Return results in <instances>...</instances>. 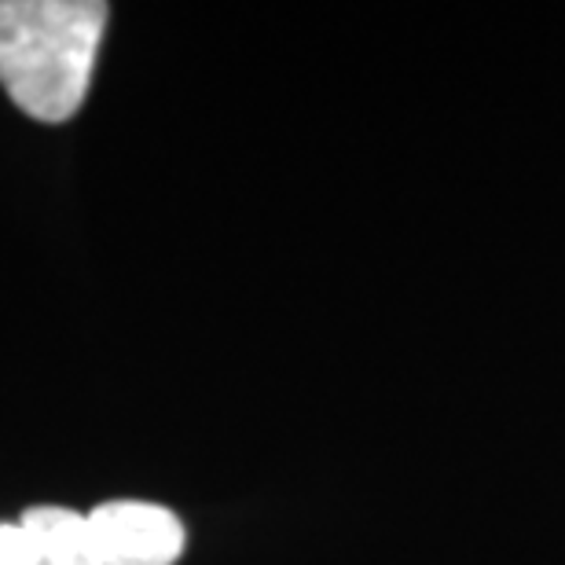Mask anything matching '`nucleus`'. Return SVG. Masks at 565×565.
<instances>
[{
  "mask_svg": "<svg viewBox=\"0 0 565 565\" xmlns=\"http://www.w3.org/2000/svg\"><path fill=\"white\" fill-rule=\"evenodd\" d=\"M107 15L99 0H0V85L22 115L52 126L77 115Z\"/></svg>",
  "mask_w": 565,
  "mask_h": 565,
  "instance_id": "nucleus-1",
  "label": "nucleus"
},
{
  "mask_svg": "<svg viewBox=\"0 0 565 565\" xmlns=\"http://www.w3.org/2000/svg\"><path fill=\"white\" fill-rule=\"evenodd\" d=\"M104 565H173L184 555V525L158 503L115 500L88 514Z\"/></svg>",
  "mask_w": 565,
  "mask_h": 565,
  "instance_id": "nucleus-2",
  "label": "nucleus"
},
{
  "mask_svg": "<svg viewBox=\"0 0 565 565\" xmlns=\"http://www.w3.org/2000/svg\"><path fill=\"white\" fill-rule=\"evenodd\" d=\"M22 529L30 533V565H104L93 536V522L66 507H30L22 511Z\"/></svg>",
  "mask_w": 565,
  "mask_h": 565,
  "instance_id": "nucleus-3",
  "label": "nucleus"
},
{
  "mask_svg": "<svg viewBox=\"0 0 565 565\" xmlns=\"http://www.w3.org/2000/svg\"><path fill=\"white\" fill-rule=\"evenodd\" d=\"M33 547L22 525H0V565H30Z\"/></svg>",
  "mask_w": 565,
  "mask_h": 565,
  "instance_id": "nucleus-4",
  "label": "nucleus"
}]
</instances>
